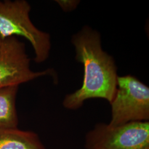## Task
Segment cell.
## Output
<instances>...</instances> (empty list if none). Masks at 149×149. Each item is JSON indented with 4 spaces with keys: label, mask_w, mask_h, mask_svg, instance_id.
Masks as SVG:
<instances>
[{
    "label": "cell",
    "mask_w": 149,
    "mask_h": 149,
    "mask_svg": "<svg viewBox=\"0 0 149 149\" xmlns=\"http://www.w3.org/2000/svg\"><path fill=\"white\" fill-rule=\"evenodd\" d=\"M109 125L116 127L133 122H148L149 88L131 75L117 78V90L110 103Z\"/></svg>",
    "instance_id": "3957f363"
},
{
    "label": "cell",
    "mask_w": 149,
    "mask_h": 149,
    "mask_svg": "<svg viewBox=\"0 0 149 149\" xmlns=\"http://www.w3.org/2000/svg\"><path fill=\"white\" fill-rule=\"evenodd\" d=\"M30 61L24 43L16 37L2 40L0 44V88L19 86L43 76H54L53 70L32 71Z\"/></svg>",
    "instance_id": "5b68a950"
},
{
    "label": "cell",
    "mask_w": 149,
    "mask_h": 149,
    "mask_svg": "<svg viewBox=\"0 0 149 149\" xmlns=\"http://www.w3.org/2000/svg\"><path fill=\"white\" fill-rule=\"evenodd\" d=\"M31 7L25 0L0 1V38L21 36L34 49V60L41 63L48 59L51 49L49 34L36 27L31 21Z\"/></svg>",
    "instance_id": "7a4b0ae2"
},
{
    "label": "cell",
    "mask_w": 149,
    "mask_h": 149,
    "mask_svg": "<svg viewBox=\"0 0 149 149\" xmlns=\"http://www.w3.org/2000/svg\"><path fill=\"white\" fill-rule=\"evenodd\" d=\"M0 149H46L37 134L18 128L0 129Z\"/></svg>",
    "instance_id": "8992f818"
},
{
    "label": "cell",
    "mask_w": 149,
    "mask_h": 149,
    "mask_svg": "<svg viewBox=\"0 0 149 149\" xmlns=\"http://www.w3.org/2000/svg\"><path fill=\"white\" fill-rule=\"evenodd\" d=\"M56 2L65 11L73 10L79 3L78 2L79 1H56Z\"/></svg>",
    "instance_id": "ba28073f"
},
{
    "label": "cell",
    "mask_w": 149,
    "mask_h": 149,
    "mask_svg": "<svg viewBox=\"0 0 149 149\" xmlns=\"http://www.w3.org/2000/svg\"><path fill=\"white\" fill-rule=\"evenodd\" d=\"M18 88L19 86L0 88V129L17 128L16 100Z\"/></svg>",
    "instance_id": "52a82bcc"
},
{
    "label": "cell",
    "mask_w": 149,
    "mask_h": 149,
    "mask_svg": "<svg viewBox=\"0 0 149 149\" xmlns=\"http://www.w3.org/2000/svg\"><path fill=\"white\" fill-rule=\"evenodd\" d=\"M76 59L83 64L84 76L81 88L65 96L63 106L76 110L86 100L101 98L111 103L117 90V67L112 56L102 49L99 33L88 26L73 36Z\"/></svg>",
    "instance_id": "6da1fadb"
},
{
    "label": "cell",
    "mask_w": 149,
    "mask_h": 149,
    "mask_svg": "<svg viewBox=\"0 0 149 149\" xmlns=\"http://www.w3.org/2000/svg\"><path fill=\"white\" fill-rule=\"evenodd\" d=\"M86 149H149V122L119 126L97 124L85 136Z\"/></svg>",
    "instance_id": "277c9868"
},
{
    "label": "cell",
    "mask_w": 149,
    "mask_h": 149,
    "mask_svg": "<svg viewBox=\"0 0 149 149\" xmlns=\"http://www.w3.org/2000/svg\"><path fill=\"white\" fill-rule=\"evenodd\" d=\"M1 41H2V39L0 38V44H1Z\"/></svg>",
    "instance_id": "9c48e42d"
}]
</instances>
